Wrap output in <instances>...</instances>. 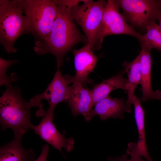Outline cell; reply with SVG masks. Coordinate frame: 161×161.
Wrapping results in <instances>:
<instances>
[{
  "label": "cell",
  "instance_id": "1",
  "mask_svg": "<svg viewBox=\"0 0 161 161\" xmlns=\"http://www.w3.org/2000/svg\"><path fill=\"white\" fill-rule=\"evenodd\" d=\"M78 0H57V14L49 33L35 41L34 50L39 55L51 53L55 57L58 68L63 64L67 52L76 44L88 41L78 29L71 14V8Z\"/></svg>",
  "mask_w": 161,
  "mask_h": 161
},
{
  "label": "cell",
  "instance_id": "2",
  "mask_svg": "<svg viewBox=\"0 0 161 161\" xmlns=\"http://www.w3.org/2000/svg\"><path fill=\"white\" fill-rule=\"evenodd\" d=\"M32 106L22 97L16 86L7 87L0 98V123L2 131L10 128L14 134H24L33 125L30 121Z\"/></svg>",
  "mask_w": 161,
  "mask_h": 161
},
{
  "label": "cell",
  "instance_id": "3",
  "mask_svg": "<svg viewBox=\"0 0 161 161\" xmlns=\"http://www.w3.org/2000/svg\"><path fill=\"white\" fill-rule=\"evenodd\" d=\"M28 33L30 26L22 0H0V41L6 52H16V40Z\"/></svg>",
  "mask_w": 161,
  "mask_h": 161
},
{
  "label": "cell",
  "instance_id": "4",
  "mask_svg": "<svg viewBox=\"0 0 161 161\" xmlns=\"http://www.w3.org/2000/svg\"><path fill=\"white\" fill-rule=\"evenodd\" d=\"M29 23L30 33L35 41L41 40L50 32L57 14L56 0H22Z\"/></svg>",
  "mask_w": 161,
  "mask_h": 161
},
{
  "label": "cell",
  "instance_id": "5",
  "mask_svg": "<svg viewBox=\"0 0 161 161\" xmlns=\"http://www.w3.org/2000/svg\"><path fill=\"white\" fill-rule=\"evenodd\" d=\"M115 1L126 21L141 32L146 33L148 27L161 14L160 0Z\"/></svg>",
  "mask_w": 161,
  "mask_h": 161
},
{
  "label": "cell",
  "instance_id": "6",
  "mask_svg": "<svg viewBox=\"0 0 161 161\" xmlns=\"http://www.w3.org/2000/svg\"><path fill=\"white\" fill-rule=\"evenodd\" d=\"M119 8L115 0H107L101 22L96 34L94 50L100 49L104 38L110 35H129L136 38L140 42L142 41L143 35L128 24L120 13Z\"/></svg>",
  "mask_w": 161,
  "mask_h": 161
},
{
  "label": "cell",
  "instance_id": "7",
  "mask_svg": "<svg viewBox=\"0 0 161 161\" xmlns=\"http://www.w3.org/2000/svg\"><path fill=\"white\" fill-rule=\"evenodd\" d=\"M83 2L81 5L78 3L73 5L71 8V14L73 20L83 29L93 51L96 34L102 21L107 2L103 0H86Z\"/></svg>",
  "mask_w": 161,
  "mask_h": 161
},
{
  "label": "cell",
  "instance_id": "8",
  "mask_svg": "<svg viewBox=\"0 0 161 161\" xmlns=\"http://www.w3.org/2000/svg\"><path fill=\"white\" fill-rule=\"evenodd\" d=\"M69 84L65 75L62 76L59 68H58L46 90L42 93L32 97L29 100V103L32 107H37L39 109L36 113V116L43 117L45 113L41 102L43 100L48 102L49 108L54 109L59 103L66 102Z\"/></svg>",
  "mask_w": 161,
  "mask_h": 161
},
{
  "label": "cell",
  "instance_id": "9",
  "mask_svg": "<svg viewBox=\"0 0 161 161\" xmlns=\"http://www.w3.org/2000/svg\"><path fill=\"white\" fill-rule=\"evenodd\" d=\"M54 110L49 108L39 124L33 125L32 129L41 139L59 150L65 158L62 148H65L67 152H70L73 149L74 140L72 138H66L56 128L53 122Z\"/></svg>",
  "mask_w": 161,
  "mask_h": 161
},
{
  "label": "cell",
  "instance_id": "10",
  "mask_svg": "<svg viewBox=\"0 0 161 161\" xmlns=\"http://www.w3.org/2000/svg\"><path fill=\"white\" fill-rule=\"evenodd\" d=\"M72 51L74 55L76 73L73 77L65 75L69 83L78 82L83 86L92 83L88 76L93 71L98 57L94 54L88 43L80 49H75Z\"/></svg>",
  "mask_w": 161,
  "mask_h": 161
},
{
  "label": "cell",
  "instance_id": "11",
  "mask_svg": "<svg viewBox=\"0 0 161 161\" xmlns=\"http://www.w3.org/2000/svg\"><path fill=\"white\" fill-rule=\"evenodd\" d=\"M66 102L74 116L82 115L87 122L92 118L91 112L93 106L91 90L80 83L75 82L69 86Z\"/></svg>",
  "mask_w": 161,
  "mask_h": 161
},
{
  "label": "cell",
  "instance_id": "12",
  "mask_svg": "<svg viewBox=\"0 0 161 161\" xmlns=\"http://www.w3.org/2000/svg\"><path fill=\"white\" fill-rule=\"evenodd\" d=\"M132 104L134 105V117L138 130L139 139L137 143L133 142L128 144V147L136 155L143 157L147 160L152 161L148 154L146 144L145 111L142 106L140 99L136 95L133 96Z\"/></svg>",
  "mask_w": 161,
  "mask_h": 161
},
{
  "label": "cell",
  "instance_id": "13",
  "mask_svg": "<svg viewBox=\"0 0 161 161\" xmlns=\"http://www.w3.org/2000/svg\"><path fill=\"white\" fill-rule=\"evenodd\" d=\"M24 134H15L10 142L1 146L0 148V161H32L35 154L32 148L25 149L22 140Z\"/></svg>",
  "mask_w": 161,
  "mask_h": 161
},
{
  "label": "cell",
  "instance_id": "14",
  "mask_svg": "<svg viewBox=\"0 0 161 161\" xmlns=\"http://www.w3.org/2000/svg\"><path fill=\"white\" fill-rule=\"evenodd\" d=\"M150 49L142 48L140 52L141 64V91L143 95L140 98L143 102L151 99H161V91L159 90L153 91L151 85L152 59Z\"/></svg>",
  "mask_w": 161,
  "mask_h": 161
},
{
  "label": "cell",
  "instance_id": "15",
  "mask_svg": "<svg viewBox=\"0 0 161 161\" xmlns=\"http://www.w3.org/2000/svg\"><path fill=\"white\" fill-rule=\"evenodd\" d=\"M123 97L112 98L109 96L101 100L94 106L91 112L92 118L96 115L104 120L109 118L123 119L126 112Z\"/></svg>",
  "mask_w": 161,
  "mask_h": 161
},
{
  "label": "cell",
  "instance_id": "16",
  "mask_svg": "<svg viewBox=\"0 0 161 161\" xmlns=\"http://www.w3.org/2000/svg\"><path fill=\"white\" fill-rule=\"evenodd\" d=\"M125 73L124 70L117 75L94 85L93 88L91 90L93 106L100 100L109 96L111 92L117 89H122L127 92L128 80L123 77Z\"/></svg>",
  "mask_w": 161,
  "mask_h": 161
},
{
  "label": "cell",
  "instance_id": "17",
  "mask_svg": "<svg viewBox=\"0 0 161 161\" xmlns=\"http://www.w3.org/2000/svg\"><path fill=\"white\" fill-rule=\"evenodd\" d=\"M141 54L130 62L125 61L122 64L124 71L127 73L128 83L127 93L128 97L125 103L126 112H131L132 100L137 86L140 84L141 82Z\"/></svg>",
  "mask_w": 161,
  "mask_h": 161
},
{
  "label": "cell",
  "instance_id": "18",
  "mask_svg": "<svg viewBox=\"0 0 161 161\" xmlns=\"http://www.w3.org/2000/svg\"><path fill=\"white\" fill-rule=\"evenodd\" d=\"M143 35V38L140 42L141 47L151 50L155 48L161 51V29L156 21L148 27L145 34Z\"/></svg>",
  "mask_w": 161,
  "mask_h": 161
},
{
  "label": "cell",
  "instance_id": "19",
  "mask_svg": "<svg viewBox=\"0 0 161 161\" xmlns=\"http://www.w3.org/2000/svg\"><path fill=\"white\" fill-rule=\"evenodd\" d=\"M18 61L7 60L0 58V86L4 85L6 87L11 86V83L17 80L18 77L16 74L10 77L8 76L7 73L8 69L11 66L18 62Z\"/></svg>",
  "mask_w": 161,
  "mask_h": 161
},
{
  "label": "cell",
  "instance_id": "20",
  "mask_svg": "<svg viewBox=\"0 0 161 161\" xmlns=\"http://www.w3.org/2000/svg\"><path fill=\"white\" fill-rule=\"evenodd\" d=\"M130 155L131 158L130 159H128L127 155L125 154L116 158L108 157L107 160L108 161H149L143 160L141 157L138 155L134 154H131Z\"/></svg>",
  "mask_w": 161,
  "mask_h": 161
},
{
  "label": "cell",
  "instance_id": "21",
  "mask_svg": "<svg viewBox=\"0 0 161 161\" xmlns=\"http://www.w3.org/2000/svg\"><path fill=\"white\" fill-rule=\"evenodd\" d=\"M49 151V146L47 144L43 145L42 148L41 153L37 158L32 161H46Z\"/></svg>",
  "mask_w": 161,
  "mask_h": 161
},
{
  "label": "cell",
  "instance_id": "22",
  "mask_svg": "<svg viewBox=\"0 0 161 161\" xmlns=\"http://www.w3.org/2000/svg\"><path fill=\"white\" fill-rule=\"evenodd\" d=\"M157 20H158L159 22V26L161 29V14L159 16Z\"/></svg>",
  "mask_w": 161,
  "mask_h": 161
}]
</instances>
